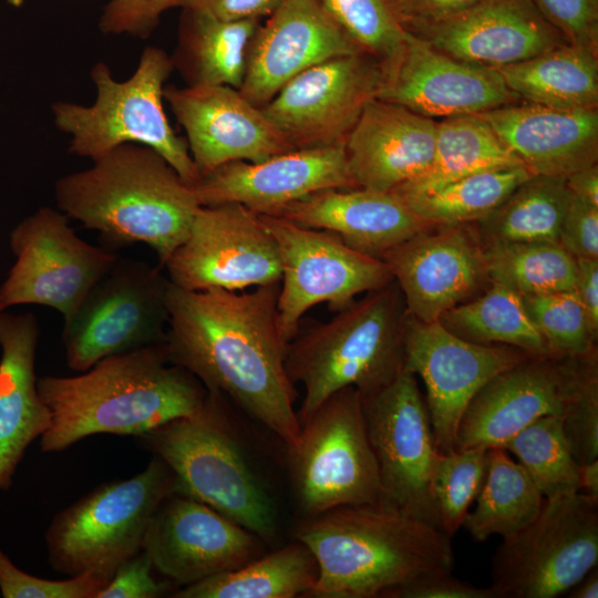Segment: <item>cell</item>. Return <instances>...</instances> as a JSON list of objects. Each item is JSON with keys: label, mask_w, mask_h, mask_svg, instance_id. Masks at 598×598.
Here are the masks:
<instances>
[{"label": "cell", "mask_w": 598, "mask_h": 598, "mask_svg": "<svg viewBox=\"0 0 598 598\" xmlns=\"http://www.w3.org/2000/svg\"><path fill=\"white\" fill-rule=\"evenodd\" d=\"M518 165L524 164L480 115L447 117L436 121L427 169L391 192L403 200L412 199L475 173Z\"/></svg>", "instance_id": "4dcf8cb0"}, {"label": "cell", "mask_w": 598, "mask_h": 598, "mask_svg": "<svg viewBox=\"0 0 598 598\" xmlns=\"http://www.w3.org/2000/svg\"><path fill=\"white\" fill-rule=\"evenodd\" d=\"M573 195L565 178L533 175L488 216L474 223L483 246L501 243H558Z\"/></svg>", "instance_id": "e575fe53"}, {"label": "cell", "mask_w": 598, "mask_h": 598, "mask_svg": "<svg viewBox=\"0 0 598 598\" xmlns=\"http://www.w3.org/2000/svg\"><path fill=\"white\" fill-rule=\"evenodd\" d=\"M292 536L318 565L307 597L388 598L402 586L454 568L448 535L380 505H346L299 518Z\"/></svg>", "instance_id": "3957f363"}, {"label": "cell", "mask_w": 598, "mask_h": 598, "mask_svg": "<svg viewBox=\"0 0 598 598\" xmlns=\"http://www.w3.org/2000/svg\"><path fill=\"white\" fill-rule=\"evenodd\" d=\"M481 1L483 0H388L403 27L412 22L443 19Z\"/></svg>", "instance_id": "816d5d0a"}, {"label": "cell", "mask_w": 598, "mask_h": 598, "mask_svg": "<svg viewBox=\"0 0 598 598\" xmlns=\"http://www.w3.org/2000/svg\"><path fill=\"white\" fill-rule=\"evenodd\" d=\"M456 337L478 344H504L533 355H559L537 330L520 296L492 281L477 297L463 302L437 320Z\"/></svg>", "instance_id": "d590c367"}, {"label": "cell", "mask_w": 598, "mask_h": 598, "mask_svg": "<svg viewBox=\"0 0 598 598\" xmlns=\"http://www.w3.org/2000/svg\"><path fill=\"white\" fill-rule=\"evenodd\" d=\"M164 267L168 280L187 290L240 291L281 279L274 237L257 214L238 203L200 206Z\"/></svg>", "instance_id": "9a60e30c"}, {"label": "cell", "mask_w": 598, "mask_h": 598, "mask_svg": "<svg viewBox=\"0 0 598 598\" xmlns=\"http://www.w3.org/2000/svg\"><path fill=\"white\" fill-rule=\"evenodd\" d=\"M436 121L375 99L344 140L348 166L358 187L391 192L430 166Z\"/></svg>", "instance_id": "484cf974"}, {"label": "cell", "mask_w": 598, "mask_h": 598, "mask_svg": "<svg viewBox=\"0 0 598 598\" xmlns=\"http://www.w3.org/2000/svg\"><path fill=\"white\" fill-rule=\"evenodd\" d=\"M533 175L525 165L483 171L452 182L432 194L402 200L434 225L474 224L494 212Z\"/></svg>", "instance_id": "74e56055"}, {"label": "cell", "mask_w": 598, "mask_h": 598, "mask_svg": "<svg viewBox=\"0 0 598 598\" xmlns=\"http://www.w3.org/2000/svg\"><path fill=\"white\" fill-rule=\"evenodd\" d=\"M598 564V496L545 498L536 518L503 538L492 558L495 598H554Z\"/></svg>", "instance_id": "30bf717a"}, {"label": "cell", "mask_w": 598, "mask_h": 598, "mask_svg": "<svg viewBox=\"0 0 598 598\" xmlns=\"http://www.w3.org/2000/svg\"><path fill=\"white\" fill-rule=\"evenodd\" d=\"M565 183L573 196L598 206V166L584 167L568 177Z\"/></svg>", "instance_id": "db71d44e"}, {"label": "cell", "mask_w": 598, "mask_h": 598, "mask_svg": "<svg viewBox=\"0 0 598 598\" xmlns=\"http://www.w3.org/2000/svg\"><path fill=\"white\" fill-rule=\"evenodd\" d=\"M176 493L167 464L153 456L134 476L102 484L58 513L45 533L48 561L66 576L93 574L110 580L143 548L161 503Z\"/></svg>", "instance_id": "ba28073f"}, {"label": "cell", "mask_w": 598, "mask_h": 598, "mask_svg": "<svg viewBox=\"0 0 598 598\" xmlns=\"http://www.w3.org/2000/svg\"><path fill=\"white\" fill-rule=\"evenodd\" d=\"M382 83V63L359 52L302 71L261 110L292 148L331 146L344 143Z\"/></svg>", "instance_id": "e0dca14e"}, {"label": "cell", "mask_w": 598, "mask_h": 598, "mask_svg": "<svg viewBox=\"0 0 598 598\" xmlns=\"http://www.w3.org/2000/svg\"><path fill=\"white\" fill-rule=\"evenodd\" d=\"M404 28L455 59L492 69L567 43L534 0H483L456 14Z\"/></svg>", "instance_id": "d4e9b609"}, {"label": "cell", "mask_w": 598, "mask_h": 598, "mask_svg": "<svg viewBox=\"0 0 598 598\" xmlns=\"http://www.w3.org/2000/svg\"><path fill=\"white\" fill-rule=\"evenodd\" d=\"M322 1L359 49L381 63L394 59L404 47L409 31L398 20L388 0Z\"/></svg>", "instance_id": "b9f144b4"}, {"label": "cell", "mask_w": 598, "mask_h": 598, "mask_svg": "<svg viewBox=\"0 0 598 598\" xmlns=\"http://www.w3.org/2000/svg\"><path fill=\"white\" fill-rule=\"evenodd\" d=\"M259 20L225 21L183 9L178 43L171 56L187 85H227L240 89L248 48Z\"/></svg>", "instance_id": "f546056e"}, {"label": "cell", "mask_w": 598, "mask_h": 598, "mask_svg": "<svg viewBox=\"0 0 598 598\" xmlns=\"http://www.w3.org/2000/svg\"><path fill=\"white\" fill-rule=\"evenodd\" d=\"M528 317L559 355L596 353L598 331L575 290L520 296Z\"/></svg>", "instance_id": "60d3db41"}, {"label": "cell", "mask_w": 598, "mask_h": 598, "mask_svg": "<svg viewBox=\"0 0 598 598\" xmlns=\"http://www.w3.org/2000/svg\"><path fill=\"white\" fill-rule=\"evenodd\" d=\"M281 0H183L181 8L202 11L225 21L269 17Z\"/></svg>", "instance_id": "f907efd6"}, {"label": "cell", "mask_w": 598, "mask_h": 598, "mask_svg": "<svg viewBox=\"0 0 598 598\" xmlns=\"http://www.w3.org/2000/svg\"><path fill=\"white\" fill-rule=\"evenodd\" d=\"M51 414L41 435L43 452H61L95 434H145L203 405L207 389L190 372L172 363L165 344L101 359L74 377L38 379Z\"/></svg>", "instance_id": "7a4b0ae2"}, {"label": "cell", "mask_w": 598, "mask_h": 598, "mask_svg": "<svg viewBox=\"0 0 598 598\" xmlns=\"http://www.w3.org/2000/svg\"><path fill=\"white\" fill-rule=\"evenodd\" d=\"M565 40L598 52V0H534Z\"/></svg>", "instance_id": "f6af8a7d"}, {"label": "cell", "mask_w": 598, "mask_h": 598, "mask_svg": "<svg viewBox=\"0 0 598 598\" xmlns=\"http://www.w3.org/2000/svg\"><path fill=\"white\" fill-rule=\"evenodd\" d=\"M265 544L213 507L173 493L154 514L142 549L154 570L181 588L248 564Z\"/></svg>", "instance_id": "d6986e66"}, {"label": "cell", "mask_w": 598, "mask_h": 598, "mask_svg": "<svg viewBox=\"0 0 598 598\" xmlns=\"http://www.w3.org/2000/svg\"><path fill=\"white\" fill-rule=\"evenodd\" d=\"M545 496L525 468L502 447L488 448L486 474L476 507L463 520L475 542L516 534L539 514Z\"/></svg>", "instance_id": "836d02e7"}, {"label": "cell", "mask_w": 598, "mask_h": 598, "mask_svg": "<svg viewBox=\"0 0 598 598\" xmlns=\"http://www.w3.org/2000/svg\"><path fill=\"white\" fill-rule=\"evenodd\" d=\"M598 496V460L579 464V491Z\"/></svg>", "instance_id": "9f6ffc18"}, {"label": "cell", "mask_w": 598, "mask_h": 598, "mask_svg": "<svg viewBox=\"0 0 598 598\" xmlns=\"http://www.w3.org/2000/svg\"><path fill=\"white\" fill-rule=\"evenodd\" d=\"M274 216L329 230L349 247L378 258L434 225L392 192L363 187L319 190L286 205Z\"/></svg>", "instance_id": "83f0119b"}, {"label": "cell", "mask_w": 598, "mask_h": 598, "mask_svg": "<svg viewBox=\"0 0 598 598\" xmlns=\"http://www.w3.org/2000/svg\"><path fill=\"white\" fill-rule=\"evenodd\" d=\"M39 334L32 312L0 311V491L11 486L25 450L51 423L34 369Z\"/></svg>", "instance_id": "f1b7e54d"}, {"label": "cell", "mask_w": 598, "mask_h": 598, "mask_svg": "<svg viewBox=\"0 0 598 598\" xmlns=\"http://www.w3.org/2000/svg\"><path fill=\"white\" fill-rule=\"evenodd\" d=\"M488 448L472 446L436 454L430 491L443 532L452 536L463 525L483 485Z\"/></svg>", "instance_id": "ab89813d"}, {"label": "cell", "mask_w": 598, "mask_h": 598, "mask_svg": "<svg viewBox=\"0 0 598 598\" xmlns=\"http://www.w3.org/2000/svg\"><path fill=\"white\" fill-rule=\"evenodd\" d=\"M136 439L171 468L176 493L213 507L267 544L277 538L275 496L238 435L223 394L207 390L197 412Z\"/></svg>", "instance_id": "5b68a950"}, {"label": "cell", "mask_w": 598, "mask_h": 598, "mask_svg": "<svg viewBox=\"0 0 598 598\" xmlns=\"http://www.w3.org/2000/svg\"><path fill=\"white\" fill-rule=\"evenodd\" d=\"M183 0H110L104 7L99 25L105 34H130L147 38L161 16Z\"/></svg>", "instance_id": "bcb514c9"}, {"label": "cell", "mask_w": 598, "mask_h": 598, "mask_svg": "<svg viewBox=\"0 0 598 598\" xmlns=\"http://www.w3.org/2000/svg\"><path fill=\"white\" fill-rule=\"evenodd\" d=\"M561 427L579 464L598 460V368L594 360L560 415Z\"/></svg>", "instance_id": "7bdbcfd3"}, {"label": "cell", "mask_w": 598, "mask_h": 598, "mask_svg": "<svg viewBox=\"0 0 598 598\" xmlns=\"http://www.w3.org/2000/svg\"><path fill=\"white\" fill-rule=\"evenodd\" d=\"M361 401L379 470V505L442 529L430 491L437 450L416 375L403 368Z\"/></svg>", "instance_id": "4fadbf2b"}, {"label": "cell", "mask_w": 598, "mask_h": 598, "mask_svg": "<svg viewBox=\"0 0 598 598\" xmlns=\"http://www.w3.org/2000/svg\"><path fill=\"white\" fill-rule=\"evenodd\" d=\"M483 249L491 281L519 296L575 290L576 258L558 243H501Z\"/></svg>", "instance_id": "8d00e7d4"}, {"label": "cell", "mask_w": 598, "mask_h": 598, "mask_svg": "<svg viewBox=\"0 0 598 598\" xmlns=\"http://www.w3.org/2000/svg\"><path fill=\"white\" fill-rule=\"evenodd\" d=\"M569 598H597L598 597V569L589 570L574 587L568 591Z\"/></svg>", "instance_id": "11a10c76"}, {"label": "cell", "mask_w": 598, "mask_h": 598, "mask_svg": "<svg viewBox=\"0 0 598 598\" xmlns=\"http://www.w3.org/2000/svg\"><path fill=\"white\" fill-rule=\"evenodd\" d=\"M412 317L433 322L491 285L483 245L473 224L432 225L385 251Z\"/></svg>", "instance_id": "ffe728a7"}, {"label": "cell", "mask_w": 598, "mask_h": 598, "mask_svg": "<svg viewBox=\"0 0 598 598\" xmlns=\"http://www.w3.org/2000/svg\"><path fill=\"white\" fill-rule=\"evenodd\" d=\"M354 187L344 143L295 148L259 162H230L193 185L202 206L238 203L258 215H274L319 190Z\"/></svg>", "instance_id": "cb8c5ba5"}, {"label": "cell", "mask_w": 598, "mask_h": 598, "mask_svg": "<svg viewBox=\"0 0 598 598\" xmlns=\"http://www.w3.org/2000/svg\"><path fill=\"white\" fill-rule=\"evenodd\" d=\"M406 307L398 283L368 291L326 322H316L288 342L286 370L303 388L300 425L334 392L361 394L388 384L404 365Z\"/></svg>", "instance_id": "8992f818"}, {"label": "cell", "mask_w": 598, "mask_h": 598, "mask_svg": "<svg viewBox=\"0 0 598 598\" xmlns=\"http://www.w3.org/2000/svg\"><path fill=\"white\" fill-rule=\"evenodd\" d=\"M558 244L575 258L598 259V206L573 196Z\"/></svg>", "instance_id": "c3c4849f"}, {"label": "cell", "mask_w": 598, "mask_h": 598, "mask_svg": "<svg viewBox=\"0 0 598 598\" xmlns=\"http://www.w3.org/2000/svg\"><path fill=\"white\" fill-rule=\"evenodd\" d=\"M107 579L93 574L51 580L19 569L0 547V594L3 598H96Z\"/></svg>", "instance_id": "ee69618b"}, {"label": "cell", "mask_w": 598, "mask_h": 598, "mask_svg": "<svg viewBox=\"0 0 598 598\" xmlns=\"http://www.w3.org/2000/svg\"><path fill=\"white\" fill-rule=\"evenodd\" d=\"M59 210L105 243L147 245L164 267L202 206L192 185L153 148L121 144L54 185Z\"/></svg>", "instance_id": "277c9868"}, {"label": "cell", "mask_w": 598, "mask_h": 598, "mask_svg": "<svg viewBox=\"0 0 598 598\" xmlns=\"http://www.w3.org/2000/svg\"><path fill=\"white\" fill-rule=\"evenodd\" d=\"M168 283L158 268L118 258L64 319L68 367L83 372L106 357L164 343Z\"/></svg>", "instance_id": "8fae6325"}, {"label": "cell", "mask_w": 598, "mask_h": 598, "mask_svg": "<svg viewBox=\"0 0 598 598\" xmlns=\"http://www.w3.org/2000/svg\"><path fill=\"white\" fill-rule=\"evenodd\" d=\"M279 289L280 281L240 291L187 290L169 281L164 344L172 363L265 425L288 453L301 425L278 324Z\"/></svg>", "instance_id": "6da1fadb"}, {"label": "cell", "mask_w": 598, "mask_h": 598, "mask_svg": "<svg viewBox=\"0 0 598 598\" xmlns=\"http://www.w3.org/2000/svg\"><path fill=\"white\" fill-rule=\"evenodd\" d=\"M258 216L279 251L278 324L287 343L313 306L328 303L330 310L339 311L360 293L393 280L384 260L349 247L329 230L303 227L279 216Z\"/></svg>", "instance_id": "7c38bea8"}, {"label": "cell", "mask_w": 598, "mask_h": 598, "mask_svg": "<svg viewBox=\"0 0 598 598\" xmlns=\"http://www.w3.org/2000/svg\"><path fill=\"white\" fill-rule=\"evenodd\" d=\"M7 1L12 7H20L24 2V0H7Z\"/></svg>", "instance_id": "6f0895ef"}, {"label": "cell", "mask_w": 598, "mask_h": 598, "mask_svg": "<svg viewBox=\"0 0 598 598\" xmlns=\"http://www.w3.org/2000/svg\"><path fill=\"white\" fill-rule=\"evenodd\" d=\"M9 241L16 262L0 286V311L40 305L66 319L120 258L112 248L80 238L69 218L51 207L21 220Z\"/></svg>", "instance_id": "5bb4252c"}, {"label": "cell", "mask_w": 598, "mask_h": 598, "mask_svg": "<svg viewBox=\"0 0 598 598\" xmlns=\"http://www.w3.org/2000/svg\"><path fill=\"white\" fill-rule=\"evenodd\" d=\"M597 353L532 355L498 373L468 403L458 424L455 448L504 447L520 430L544 415H561Z\"/></svg>", "instance_id": "ac0fdd59"}, {"label": "cell", "mask_w": 598, "mask_h": 598, "mask_svg": "<svg viewBox=\"0 0 598 598\" xmlns=\"http://www.w3.org/2000/svg\"><path fill=\"white\" fill-rule=\"evenodd\" d=\"M477 115L534 175L566 178L597 164L598 110L517 102Z\"/></svg>", "instance_id": "4316f807"}, {"label": "cell", "mask_w": 598, "mask_h": 598, "mask_svg": "<svg viewBox=\"0 0 598 598\" xmlns=\"http://www.w3.org/2000/svg\"><path fill=\"white\" fill-rule=\"evenodd\" d=\"M318 565L310 549L293 542L248 564L176 589L174 598L307 597L316 584Z\"/></svg>", "instance_id": "d6a6232c"}, {"label": "cell", "mask_w": 598, "mask_h": 598, "mask_svg": "<svg viewBox=\"0 0 598 598\" xmlns=\"http://www.w3.org/2000/svg\"><path fill=\"white\" fill-rule=\"evenodd\" d=\"M388 598H495L491 587H476L452 574L419 579L389 594Z\"/></svg>", "instance_id": "681fc988"}, {"label": "cell", "mask_w": 598, "mask_h": 598, "mask_svg": "<svg viewBox=\"0 0 598 598\" xmlns=\"http://www.w3.org/2000/svg\"><path fill=\"white\" fill-rule=\"evenodd\" d=\"M517 457L546 498L579 491V463L565 437L560 415H544L503 447Z\"/></svg>", "instance_id": "f35d334b"}, {"label": "cell", "mask_w": 598, "mask_h": 598, "mask_svg": "<svg viewBox=\"0 0 598 598\" xmlns=\"http://www.w3.org/2000/svg\"><path fill=\"white\" fill-rule=\"evenodd\" d=\"M532 355L511 346L466 341L439 321L423 322L406 311L403 368L424 382L439 453L455 448L458 424L477 391Z\"/></svg>", "instance_id": "2e32d148"}, {"label": "cell", "mask_w": 598, "mask_h": 598, "mask_svg": "<svg viewBox=\"0 0 598 598\" xmlns=\"http://www.w3.org/2000/svg\"><path fill=\"white\" fill-rule=\"evenodd\" d=\"M575 292L598 331V259L576 258Z\"/></svg>", "instance_id": "f5cc1de1"}, {"label": "cell", "mask_w": 598, "mask_h": 598, "mask_svg": "<svg viewBox=\"0 0 598 598\" xmlns=\"http://www.w3.org/2000/svg\"><path fill=\"white\" fill-rule=\"evenodd\" d=\"M496 70L520 101L561 110H598V56L588 48L567 42Z\"/></svg>", "instance_id": "1f68e13d"}, {"label": "cell", "mask_w": 598, "mask_h": 598, "mask_svg": "<svg viewBox=\"0 0 598 598\" xmlns=\"http://www.w3.org/2000/svg\"><path fill=\"white\" fill-rule=\"evenodd\" d=\"M382 65L378 99L433 120L481 114L520 101L496 69L455 59L411 32L400 53Z\"/></svg>", "instance_id": "44dd1931"}, {"label": "cell", "mask_w": 598, "mask_h": 598, "mask_svg": "<svg viewBox=\"0 0 598 598\" xmlns=\"http://www.w3.org/2000/svg\"><path fill=\"white\" fill-rule=\"evenodd\" d=\"M202 176L230 162H259L292 148L261 107L227 85H165Z\"/></svg>", "instance_id": "7402d4cb"}, {"label": "cell", "mask_w": 598, "mask_h": 598, "mask_svg": "<svg viewBox=\"0 0 598 598\" xmlns=\"http://www.w3.org/2000/svg\"><path fill=\"white\" fill-rule=\"evenodd\" d=\"M359 52L322 0H281L251 38L239 92L262 107L302 71Z\"/></svg>", "instance_id": "603a6c76"}, {"label": "cell", "mask_w": 598, "mask_h": 598, "mask_svg": "<svg viewBox=\"0 0 598 598\" xmlns=\"http://www.w3.org/2000/svg\"><path fill=\"white\" fill-rule=\"evenodd\" d=\"M173 69L171 56L156 47L143 50L125 81H116L106 63H95L92 105L58 101L51 106L55 126L71 136L70 153L95 161L121 144L137 143L161 154L187 184H196L200 175L187 142L175 134L163 107Z\"/></svg>", "instance_id": "52a82bcc"}, {"label": "cell", "mask_w": 598, "mask_h": 598, "mask_svg": "<svg viewBox=\"0 0 598 598\" xmlns=\"http://www.w3.org/2000/svg\"><path fill=\"white\" fill-rule=\"evenodd\" d=\"M287 454L300 518L339 506L379 505V470L355 388L331 394L301 424L298 444Z\"/></svg>", "instance_id": "9c48e42d"}, {"label": "cell", "mask_w": 598, "mask_h": 598, "mask_svg": "<svg viewBox=\"0 0 598 598\" xmlns=\"http://www.w3.org/2000/svg\"><path fill=\"white\" fill-rule=\"evenodd\" d=\"M153 570L148 556L142 549L115 570L96 598H158L173 592L174 584L156 579Z\"/></svg>", "instance_id": "7dc6e473"}]
</instances>
